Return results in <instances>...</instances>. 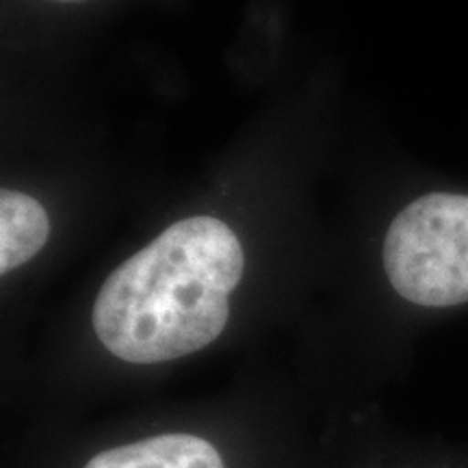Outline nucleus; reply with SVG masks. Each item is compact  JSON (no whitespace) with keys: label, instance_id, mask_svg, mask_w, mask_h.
I'll return each mask as SVG.
<instances>
[{"label":"nucleus","instance_id":"4","mask_svg":"<svg viewBox=\"0 0 468 468\" xmlns=\"http://www.w3.org/2000/svg\"><path fill=\"white\" fill-rule=\"evenodd\" d=\"M50 221L42 204L20 191L0 193V273L25 265L48 241Z\"/></svg>","mask_w":468,"mask_h":468},{"label":"nucleus","instance_id":"3","mask_svg":"<svg viewBox=\"0 0 468 468\" xmlns=\"http://www.w3.org/2000/svg\"><path fill=\"white\" fill-rule=\"evenodd\" d=\"M85 468H224V462L200 436L161 434L98 453Z\"/></svg>","mask_w":468,"mask_h":468},{"label":"nucleus","instance_id":"5","mask_svg":"<svg viewBox=\"0 0 468 468\" xmlns=\"http://www.w3.org/2000/svg\"><path fill=\"white\" fill-rule=\"evenodd\" d=\"M55 3H83V0H55Z\"/></svg>","mask_w":468,"mask_h":468},{"label":"nucleus","instance_id":"2","mask_svg":"<svg viewBox=\"0 0 468 468\" xmlns=\"http://www.w3.org/2000/svg\"><path fill=\"white\" fill-rule=\"evenodd\" d=\"M384 269L419 306L468 302V196L430 193L408 204L386 234Z\"/></svg>","mask_w":468,"mask_h":468},{"label":"nucleus","instance_id":"1","mask_svg":"<svg viewBox=\"0 0 468 468\" xmlns=\"http://www.w3.org/2000/svg\"><path fill=\"white\" fill-rule=\"evenodd\" d=\"M243 269L241 243L224 221H176L107 278L93 303V330L133 365L183 358L224 332Z\"/></svg>","mask_w":468,"mask_h":468}]
</instances>
